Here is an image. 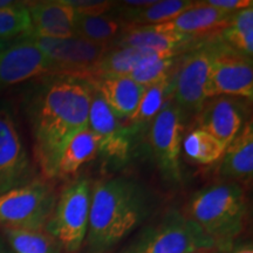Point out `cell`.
<instances>
[{
    "label": "cell",
    "instance_id": "cell-1",
    "mask_svg": "<svg viewBox=\"0 0 253 253\" xmlns=\"http://www.w3.org/2000/svg\"><path fill=\"white\" fill-rule=\"evenodd\" d=\"M91 82L66 74L42 78L25 96V113L38 166L46 179L55 178L60 154L69 138L88 128Z\"/></svg>",
    "mask_w": 253,
    "mask_h": 253
},
{
    "label": "cell",
    "instance_id": "cell-2",
    "mask_svg": "<svg viewBox=\"0 0 253 253\" xmlns=\"http://www.w3.org/2000/svg\"><path fill=\"white\" fill-rule=\"evenodd\" d=\"M154 198L135 178L116 176L91 184L86 253H108L150 216Z\"/></svg>",
    "mask_w": 253,
    "mask_h": 253
},
{
    "label": "cell",
    "instance_id": "cell-3",
    "mask_svg": "<svg viewBox=\"0 0 253 253\" xmlns=\"http://www.w3.org/2000/svg\"><path fill=\"white\" fill-rule=\"evenodd\" d=\"M213 242L214 249L238 239L248 217L244 185L219 181L196 191L184 212Z\"/></svg>",
    "mask_w": 253,
    "mask_h": 253
},
{
    "label": "cell",
    "instance_id": "cell-4",
    "mask_svg": "<svg viewBox=\"0 0 253 253\" xmlns=\"http://www.w3.org/2000/svg\"><path fill=\"white\" fill-rule=\"evenodd\" d=\"M213 249V242L197 224L177 209H170L120 253H196Z\"/></svg>",
    "mask_w": 253,
    "mask_h": 253
},
{
    "label": "cell",
    "instance_id": "cell-5",
    "mask_svg": "<svg viewBox=\"0 0 253 253\" xmlns=\"http://www.w3.org/2000/svg\"><path fill=\"white\" fill-rule=\"evenodd\" d=\"M91 199V183L87 177H79L63 188L45 225L67 253H78L87 236Z\"/></svg>",
    "mask_w": 253,
    "mask_h": 253
},
{
    "label": "cell",
    "instance_id": "cell-6",
    "mask_svg": "<svg viewBox=\"0 0 253 253\" xmlns=\"http://www.w3.org/2000/svg\"><path fill=\"white\" fill-rule=\"evenodd\" d=\"M56 196L53 185L36 178L0 195V227L4 230L45 229Z\"/></svg>",
    "mask_w": 253,
    "mask_h": 253
},
{
    "label": "cell",
    "instance_id": "cell-7",
    "mask_svg": "<svg viewBox=\"0 0 253 253\" xmlns=\"http://www.w3.org/2000/svg\"><path fill=\"white\" fill-rule=\"evenodd\" d=\"M185 118L170 97L148 128L147 144L150 156L164 181L181 185V151Z\"/></svg>",
    "mask_w": 253,
    "mask_h": 253
},
{
    "label": "cell",
    "instance_id": "cell-8",
    "mask_svg": "<svg viewBox=\"0 0 253 253\" xmlns=\"http://www.w3.org/2000/svg\"><path fill=\"white\" fill-rule=\"evenodd\" d=\"M214 37L207 38L184 53L173 74L172 100L185 120L197 118L208 100L205 84L216 50Z\"/></svg>",
    "mask_w": 253,
    "mask_h": 253
},
{
    "label": "cell",
    "instance_id": "cell-9",
    "mask_svg": "<svg viewBox=\"0 0 253 253\" xmlns=\"http://www.w3.org/2000/svg\"><path fill=\"white\" fill-rule=\"evenodd\" d=\"M36 178L13 108L6 101H0V195Z\"/></svg>",
    "mask_w": 253,
    "mask_h": 253
},
{
    "label": "cell",
    "instance_id": "cell-10",
    "mask_svg": "<svg viewBox=\"0 0 253 253\" xmlns=\"http://www.w3.org/2000/svg\"><path fill=\"white\" fill-rule=\"evenodd\" d=\"M41 52L54 63L58 74L89 79L93 77L97 63L106 54L109 46L94 43L80 37L53 39L26 34Z\"/></svg>",
    "mask_w": 253,
    "mask_h": 253
},
{
    "label": "cell",
    "instance_id": "cell-11",
    "mask_svg": "<svg viewBox=\"0 0 253 253\" xmlns=\"http://www.w3.org/2000/svg\"><path fill=\"white\" fill-rule=\"evenodd\" d=\"M214 41L216 50L205 84L207 99L226 95L242 97L251 102L253 97L252 59L227 48L217 36Z\"/></svg>",
    "mask_w": 253,
    "mask_h": 253
},
{
    "label": "cell",
    "instance_id": "cell-12",
    "mask_svg": "<svg viewBox=\"0 0 253 253\" xmlns=\"http://www.w3.org/2000/svg\"><path fill=\"white\" fill-rule=\"evenodd\" d=\"M54 74V63L27 38H18L0 50V89Z\"/></svg>",
    "mask_w": 253,
    "mask_h": 253
},
{
    "label": "cell",
    "instance_id": "cell-13",
    "mask_svg": "<svg viewBox=\"0 0 253 253\" xmlns=\"http://www.w3.org/2000/svg\"><path fill=\"white\" fill-rule=\"evenodd\" d=\"M121 121L110 109L97 88L91 84L88 128L99 140L100 153L116 162L126 160L134 143L128 128Z\"/></svg>",
    "mask_w": 253,
    "mask_h": 253
},
{
    "label": "cell",
    "instance_id": "cell-14",
    "mask_svg": "<svg viewBox=\"0 0 253 253\" xmlns=\"http://www.w3.org/2000/svg\"><path fill=\"white\" fill-rule=\"evenodd\" d=\"M250 119L249 101L226 95L208 99L197 115L198 129L209 132L225 148Z\"/></svg>",
    "mask_w": 253,
    "mask_h": 253
},
{
    "label": "cell",
    "instance_id": "cell-15",
    "mask_svg": "<svg viewBox=\"0 0 253 253\" xmlns=\"http://www.w3.org/2000/svg\"><path fill=\"white\" fill-rule=\"evenodd\" d=\"M232 14L211 7L204 1H197L194 7L186 9L172 20L149 27L158 32H171L203 40L217 36L229 24Z\"/></svg>",
    "mask_w": 253,
    "mask_h": 253
},
{
    "label": "cell",
    "instance_id": "cell-16",
    "mask_svg": "<svg viewBox=\"0 0 253 253\" xmlns=\"http://www.w3.org/2000/svg\"><path fill=\"white\" fill-rule=\"evenodd\" d=\"M203 40L171 32H158L149 26L123 27L121 34L109 47H131L149 53L183 54Z\"/></svg>",
    "mask_w": 253,
    "mask_h": 253
},
{
    "label": "cell",
    "instance_id": "cell-17",
    "mask_svg": "<svg viewBox=\"0 0 253 253\" xmlns=\"http://www.w3.org/2000/svg\"><path fill=\"white\" fill-rule=\"evenodd\" d=\"M32 36L66 39L75 37V11L66 0L27 2Z\"/></svg>",
    "mask_w": 253,
    "mask_h": 253
},
{
    "label": "cell",
    "instance_id": "cell-18",
    "mask_svg": "<svg viewBox=\"0 0 253 253\" xmlns=\"http://www.w3.org/2000/svg\"><path fill=\"white\" fill-rule=\"evenodd\" d=\"M221 181L250 184L253 176V123L250 119L225 148L219 166Z\"/></svg>",
    "mask_w": 253,
    "mask_h": 253
},
{
    "label": "cell",
    "instance_id": "cell-19",
    "mask_svg": "<svg viewBox=\"0 0 253 253\" xmlns=\"http://www.w3.org/2000/svg\"><path fill=\"white\" fill-rule=\"evenodd\" d=\"M88 80L97 88L114 114L126 121L134 115L145 89L128 77L102 75Z\"/></svg>",
    "mask_w": 253,
    "mask_h": 253
},
{
    "label": "cell",
    "instance_id": "cell-20",
    "mask_svg": "<svg viewBox=\"0 0 253 253\" xmlns=\"http://www.w3.org/2000/svg\"><path fill=\"white\" fill-rule=\"evenodd\" d=\"M196 4L194 0H156L143 8L122 7L116 2L115 7L120 8L118 17L123 27H143L168 23Z\"/></svg>",
    "mask_w": 253,
    "mask_h": 253
},
{
    "label": "cell",
    "instance_id": "cell-21",
    "mask_svg": "<svg viewBox=\"0 0 253 253\" xmlns=\"http://www.w3.org/2000/svg\"><path fill=\"white\" fill-rule=\"evenodd\" d=\"M173 74L145 87L134 115L125 123L134 141L147 132L153 120L156 118L167 101L172 97Z\"/></svg>",
    "mask_w": 253,
    "mask_h": 253
},
{
    "label": "cell",
    "instance_id": "cell-22",
    "mask_svg": "<svg viewBox=\"0 0 253 253\" xmlns=\"http://www.w3.org/2000/svg\"><path fill=\"white\" fill-rule=\"evenodd\" d=\"M97 153H100L99 140L89 128L77 132L69 138L60 154L55 177L68 178L73 176L84 164L96 157Z\"/></svg>",
    "mask_w": 253,
    "mask_h": 253
},
{
    "label": "cell",
    "instance_id": "cell-23",
    "mask_svg": "<svg viewBox=\"0 0 253 253\" xmlns=\"http://www.w3.org/2000/svg\"><path fill=\"white\" fill-rule=\"evenodd\" d=\"M218 39L233 52L252 59L253 55V7L235 12L229 24L217 34Z\"/></svg>",
    "mask_w": 253,
    "mask_h": 253
},
{
    "label": "cell",
    "instance_id": "cell-24",
    "mask_svg": "<svg viewBox=\"0 0 253 253\" xmlns=\"http://www.w3.org/2000/svg\"><path fill=\"white\" fill-rule=\"evenodd\" d=\"M75 36L100 45L110 46L123 31V25L110 15H82L75 13Z\"/></svg>",
    "mask_w": 253,
    "mask_h": 253
},
{
    "label": "cell",
    "instance_id": "cell-25",
    "mask_svg": "<svg viewBox=\"0 0 253 253\" xmlns=\"http://www.w3.org/2000/svg\"><path fill=\"white\" fill-rule=\"evenodd\" d=\"M153 54L156 53L143 52L131 47H109L106 54L97 63L91 78L102 75L128 77L136 67Z\"/></svg>",
    "mask_w": 253,
    "mask_h": 253
},
{
    "label": "cell",
    "instance_id": "cell-26",
    "mask_svg": "<svg viewBox=\"0 0 253 253\" xmlns=\"http://www.w3.org/2000/svg\"><path fill=\"white\" fill-rule=\"evenodd\" d=\"M182 149L192 162L210 166L220 160L225 151V145L209 132L196 128L183 138Z\"/></svg>",
    "mask_w": 253,
    "mask_h": 253
},
{
    "label": "cell",
    "instance_id": "cell-27",
    "mask_svg": "<svg viewBox=\"0 0 253 253\" xmlns=\"http://www.w3.org/2000/svg\"><path fill=\"white\" fill-rule=\"evenodd\" d=\"M183 54L156 53V54L150 55L138 67H136L128 75V78L143 87L156 84L163 79L171 77Z\"/></svg>",
    "mask_w": 253,
    "mask_h": 253
},
{
    "label": "cell",
    "instance_id": "cell-28",
    "mask_svg": "<svg viewBox=\"0 0 253 253\" xmlns=\"http://www.w3.org/2000/svg\"><path fill=\"white\" fill-rule=\"evenodd\" d=\"M13 253H61V246L42 230H5Z\"/></svg>",
    "mask_w": 253,
    "mask_h": 253
},
{
    "label": "cell",
    "instance_id": "cell-29",
    "mask_svg": "<svg viewBox=\"0 0 253 253\" xmlns=\"http://www.w3.org/2000/svg\"><path fill=\"white\" fill-rule=\"evenodd\" d=\"M32 31V21L27 2L17 1L14 5L0 8V40L26 36Z\"/></svg>",
    "mask_w": 253,
    "mask_h": 253
},
{
    "label": "cell",
    "instance_id": "cell-30",
    "mask_svg": "<svg viewBox=\"0 0 253 253\" xmlns=\"http://www.w3.org/2000/svg\"><path fill=\"white\" fill-rule=\"evenodd\" d=\"M77 14L106 15L114 7L115 2L106 0H66Z\"/></svg>",
    "mask_w": 253,
    "mask_h": 253
},
{
    "label": "cell",
    "instance_id": "cell-31",
    "mask_svg": "<svg viewBox=\"0 0 253 253\" xmlns=\"http://www.w3.org/2000/svg\"><path fill=\"white\" fill-rule=\"evenodd\" d=\"M205 4L227 13H235L242 9L253 7L252 0H207Z\"/></svg>",
    "mask_w": 253,
    "mask_h": 253
},
{
    "label": "cell",
    "instance_id": "cell-32",
    "mask_svg": "<svg viewBox=\"0 0 253 253\" xmlns=\"http://www.w3.org/2000/svg\"><path fill=\"white\" fill-rule=\"evenodd\" d=\"M213 253H253L252 240L237 239L229 245L213 249Z\"/></svg>",
    "mask_w": 253,
    "mask_h": 253
},
{
    "label": "cell",
    "instance_id": "cell-33",
    "mask_svg": "<svg viewBox=\"0 0 253 253\" xmlns=\"http://www.w3.org/2000/svg\"><path fill=\"white\" fill-rule=\"evenodd\" d=\"M17 1H11V0H0V8L7 7V6L14 5Z\"/></svg>",
    "mask_w": 253,
    "mask_h": 253
},
{
    "label": "cell",
    "instance_id": "cell-34",
    "mask_svg": "<svg viewBox=\"0 0 253 253\" xmlns=\"http://www.w3.org/2000/svg\"><path fill=\"white\" fill-rule=\"evenodd\" d=\"M0 253H13V251H12V250H9L7 246H6L4 243L0 240Z\"/></svg>",
    "mask_w": 253,
    "mask_h": 253
},
{
    "label": "cell",
    "instance_id": "cell-35",
    "mask_svg": "<svg viewBox=\"0 0 253 253\" xmlns=\"http://www.w3.org/2000/svg\"><path fill=\"white\" fill-rule=\"evenodd\" d=\"M8 42L9 41H5V40H0V50L1 49H4L6 46L8 45Z\"/></svg>",
    "mask_w": 253,
    "mask_h": 253
},
{
    "label": "cell",
    "instance_id": "cell-36",
    "mask_svg": "<svg viewBox=\"0 0 253 253\" xmlns=\"http://www.w3.org/2000/svg\"><path fill=\"white\" fill-rule=\"evenodd\" d=\"M196 253H205V251H199V252H196Z\"/></svg>",
    "mask_w": 253,
    "mask_h": 253
}]
</instances>
